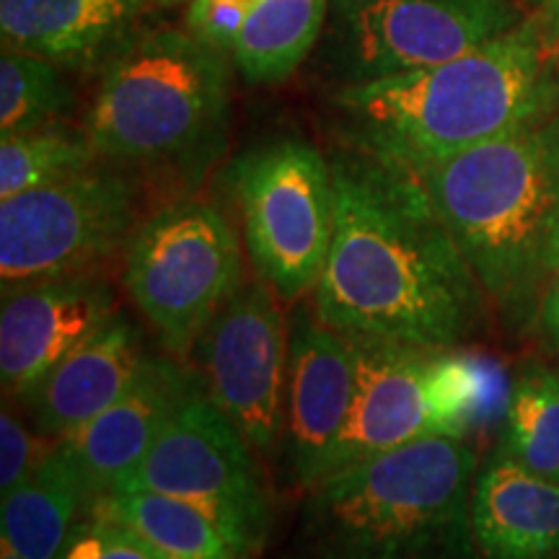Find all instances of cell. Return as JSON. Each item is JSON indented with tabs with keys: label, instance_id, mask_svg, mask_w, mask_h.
Segmentation results:
<instances>
[{
	"label": "cell",
	"instance_id": "f1b7e54d",
	"mask_svg": "<svg viewBox=\"0 0 559 559\" xmlns=\"http://www.w3.org/2000/svg\"><path fill=\"white\" fill-rule=\"evenodd\" d=\"M536 324H539L544 342L559 353V272H557V277L549 283L547 293H544V298L539 304V313H536Z\"/></svg>",
	"mask_w": 559,
	"mask_h": 559
},
{
	"label": "cell",
	"instance_id": "d6986e66",
	"mask_svg": "<svg viewBox=\"0 0 559 559\" xmlns=\"http://www.w3.org/2000/svg\"><path fill=\"white\" fill-rule=\"evenodd\" d=\"M86 510L81 481L55 443L0 506V559H55Z\"/></svg>",
	"mask_w": 559,
	"mask_h": 559
},
{
	"label": "cell",
	"instance_id": "5b68a950",
	"mask_svg": "<svg viewBox=\"0 0 559 559\" xmlns=\"http://www.w3.org/2000/svg\"><path fill=\"white\" fill-rule=\"evenodd\" d=\"M228 58L187 26L132 32L104 60L83 115L102 164L205 169L228 132Z\"/></svg>",
	"mask_w": 559,
	"mask_h": 559
},
{
	"label": "cell",
	"instance_id": "6da1fadb",
	"mask_svg": "<svg viewBox=\"0 0 559 559\" xmlns=\"http://www.w3.org/2000/svg\"><path fill=\"white\" fill-rule=\"evenodd\" d=\"M334 236L311 309L347 337L464 347L489 298L438 218L423 179L342 145L330 156Z\"/></svg>",
	"mask_w": 559,
	"mask_h": 559
},
{
	"label": "cell",
	"instance_id": "30bf717a",
	"mask_svg": "<svg viewBox=\"0 0 559 559\" xmlns=\"http://www.w3.org/2000/svg\"><path fill=\"white\" fill-rule=\"evenodd\" d=\"M519 0H330V50L345 83L438 66L513 32Z\"/></svg>",
	"mask_w": 559,
	"mask_h": 559
},
{
	"label": "cell",
	"instance_id": "484cf974",
	"mask_svg": "<svg viewBox=\"0 0 559 559\" xmlns=\"http://www.w3.org/2000/svg\"><path fill=\"white\" fill-rule=\"evenodd\" d=\"M55 559H164L143 536L107 515L83 513Z\"/></svg>",
	"mask_w": 559,
	"mask_h": 559
},
{
	"label": "cell",
	"instance_id": "7c38bea8",
	"mask_svg": "<svg viewBox=\"0 0 559 559\" xmlns=\"http://www.w3.org/2000/svg\"><path fill=\"white\" fill-rule=\"evenodd\" d=\"M349 345L355 355L353 407L324 477L417 438L451 436L440 389V349L366 334L349 337Z\"/></svg>",
	"mask_w": 559,
	"mask_h": 559
},
{
	"label": "cell",
	"instance_id": "ac0fdd59",
	"mask_svg": "<svg viewBox=\"0 0 559 559\" xmlns=\"http://www.w3.org/2000/svg\"><path fill=\"white\" fill-rule=\"evenodd\" d=\"M472 534L479 559H559V485L500 445L474 479Z\"/></svg>",
	"mask_w": 559,
	"mask_h": 559
},
{
	"label": "cell",
	"instance_id": "4fadbf2b",
	"mask_svg": "<svg viewBox=\"0 0 559 559\" xmlns=\"http://www.w3.org/2000/svg\"><path fill=\"white\" fill-rule=\"evenodd\" d=\"M117 313V293L99 272L3 288V396L26 407L47 376Z\"/></svg>",
	"mask_w": 559,
	"mask_h": 559
},
{
	"label": "cell",
	"instance_id": "9c48e42d",
	"mask_svg": "<svg viewBox=\"0 0 559 559\" xmlns=\"http://www.w3.org/2000/svg\"><path fill=\"white\" fill-rule=\"evenodd\" d=\"M138 223L135 187L109 164L0 200L3 288L99 272Z\"/></svg>",
	"mask_w": 559,
	"mask_h": 559
},
{
	"label": "cell",
	"instance_id": "d4e9b609",
	"mask_svg": "<svg viewBox=\"0 0 559 559\" xmlns=\"http://www.w3.org/2000/svg\"><path fill=\"white\" fill-rule=\"evenodd\" d=\"M438 370L453 438L469 440L472 432L506 419L513 381L498 360L474 349L451 347L440 349Z\"/></svg>",
	"mask_w": 559,
	"mask_h": 559
},
{
	"label": "cell",
	"instance_id": "ffe728a7",
	"mask_svg": "<svg viewBox=\"0 0 559 559\" xmlns=\"http://www.w3.org/2000/svg\"><path fill=\"white\" fill-rule=\"evenodd\" d=\"M330 19V0H257L230 50L251 86L288 81L306 62Z\"/></svg>",
	"mask_w": 559,
	"mask_h": 559
},
{
	"label": "cell",
	"instance_id": "7a4b0ae2",
	"mask_svg": "<svg viewBox=\"0 0 559 559\" xmlns=\"http://www.w3.org/2000/svg\"><path fill=\"white\" fill-rule=\"evenodd\" d=\"M557 50L539 21L438 66L366 83L332 96L349 148L419 171L559 107Z\"/></svg>",
	"mask_w": 559,
	"mask_h": 559
},
{
	"label": "cell",
	"instance_id": "4316f807",
	"mask_svg": "<svg viewBox=\"0 0 559 559\" xmlns=\"http://www.w3.org/2000/svg\"><path fill=\"white\" fill-rule=\"evenodd\" d=\"M55 440L41 438L37 430L26 428L11 402L5 400L0 415V495H9L37 469V464L47 456Z\"/></svg>",
	"mask_w": 559,
	"mask_h": 559
},
{
	"label": "cell",
	"instance_id": "f546056e",
	"mask_svg": "<svg viewBox=\"0 0 559 559\" xmlns=\"http://www.w3.org/2000/svg\"><path fill=\"white\" fill-rule=\"evenodd\" d=\"M531 16L539 21L549 45L559 52V0H523Z\"/></svg>",
	"mask_w": 559,
	"mask_h": 559
},
{
	"label": "cell",
	"instance_id": "83f0119b",
	"mask_svg": "<svg viewBox=\"0 0 559 559\" xmlns=\"http://www.w3.org/2000/svg\"><path fill=\"white\" fill-rule=\"evenodd\" d=\"M254 3L257 0H190L187 29L215 50L230 55Z\"/></svg>",
	"mask_w": 559,
	"mask_h": 559
},
{
	"label": "cell",
	"instance_id": "3957f363",
	"mask_svg": "<svg viewBox=\"0 0 559 559\" xmlns=\"http://www.w3.org/2000/svg\"><path fill=\"white\" fill-rule=\"evenodd\" d=\"M415 174L495 309L536 317L559 272V111Z\"/></svg>",
	"mask_w": 559,
	"mask_h": 559
},
{
	"label": "cell",
	"instance_id": "8992f818",
	"mask_svg": "<svg viewBox=\"0 0 559 559\" xmlns=\"http://www.w3.org/2000/svg\"><path fill=\"white\" fill-rule=\"evenodd\" d=\"M243 285V249L226 213L187 198L158 207L122 251V288L166 355L187 358Z\"/></svg>",
	"mask_w": 559,
	"mask_h": 559
},
{
	"label": "cell",
	"instance_id": "1f68e13d",
	"mask_svg": "<svg viewBox=\"0 0 559 559\" xmlns=\"http://www.w3.org/2000/svg\"><path fill=\"white\" fill-rule=\"evenodd\" d=\"M557 58H559V52H557ZM557 62H559V60H557Z\"/></svg>",
	"mask_w": 559,
	"mask_h": 559
},
{
	"label": "cell",
	"instance_id": "4dcf8cb0",
	"mask_svg": "<svg viewBox=\"0 0 559 559\" xmlns=\"http://www.w3.org/2000/svg\"><path fill=\"white\" fill-rule=\"evenodd\" d=\"M179 3H190V0H160V5H179Z\"/></svg>",
	"mask_w": 559,
	"mask_h": 559
},
{
	"label": "cell",
	"instance_id": "cb8c5ba5",
	"mask_svg": "<svg viewBox=\"0 0 559 559\" xmlns=\"http://www.w3.org/2000/svg\"><path fill=\"white\" fill-rule=\"evenodd\" d=\"M58 62L3 47L0 55V135L60 122L75 107V94Z\"/></svg>",
	"mask_w": 559,
	"mask_h": 559
},
{
	"label": "cell",
	"instance_id": "9a60e30c",
	"mask_svg": "<svg viewBox=\"0 0 559 559\" xmlns=\"http://www.w3.org/2000/svg\"><path fill=\"white\" fill-rule=\"evenodd\" d=\"M355 389L349 337L300 306L290 319V362L280 456L288 481L309 489L324 477L326 461L345 430Z\"/></svg>",
	"mask_w": 559,
	"mask_h": 559
},
{
	"label": "cell",
	"instance_id": "603a6c76",
	"mask_svg": "<svg viewBox=\"0 0 559 559\" xmlns=\"http://www.w3.org/2000/svg\"><path fill=\"white\" fill-rule=\"evenodd\" d=\"M500 445L526 469L559 485V373L526 366L515 376Z\"/></svg>",
	"mask_w": 559,
	"mask_h": 559
},
{
	"label": "cell",
	"instance_id": "5bb4252c",
	"mask_svg": "<svg viewBox=\"0 0 559 559\" xmlns=\"http://www.w3.org/2000/svg\"><path fill=\"white\" fill-rule=\"evenodd\" d=\"M202 391L200 370L187 366L185 358L148 355L120 400L73 436L58 440L81 481L86 510L130 479L160 432Z\"/></svg>",
	"mask_w": 559,
	"mask_h": 559
},
{
	"label": "cell",
	"instance_id": "8fae6325",
	"mask_svg": "<svg viewBox=\"0 0 559 559\" xmlns=\"http://www.w3.org/2000/svg\"><path fill=\"white\" fill-rule=\"evenodd\" d=\"M277 300L260 277L243 280L192 349L207 400L262 459L277 456L285 428L290 324Z\"/></svg>",
	"mask_w": 559,
	"mask_h": 559
},
{
	"label": "cell",
	"instance_id": "e0dca14e",
	"mask_svg": "<svg viewBox=\"0 0 559 559\" xmlns=\"http://www.w3.org/2000/svg\"><path fill=\"white\" fill-rule=\"evenodd\" d=\"M160 0H0L3 47L66 70L104 66Z\"/></svg>",
	"mask_w": 559,
	"mask_h": 559
},
{
	"label": "cell",
	"instance_id": "2e32d148",
	"mask_svg": "<svg viewBox=\"0 0 559 559\" xmlns=\"http://www.w3.org/2000/svg\"><path fill=\"white\" fill-rule=\"evenodd\" d=\"M148 355L143 330L117 311L37 389L24 407L32 417V428L55 443L73 436L120 400Z\"/></svg>",
	"mask_w": 559,
	"mask_h": 559
},
{
	"label": "cell",
	"instance_id": "44dd1931",
	"mask_svg": "<svg viewBox=\"0 0 559 559\" xmlns=\"http://www.w3.org/2000/svg\"><path fill=\"white\" fill-rule=\"evenodd\" d=\"M86 513L124 523L164 559H243L205 513L148 489H115Z\"/></svg>",
	"mask_w": 559,
	"mask_h": 559
},
{
	"label": "cell",
	"instance_id": "277c9868",
	"mask_svg": "<svg viewBox=\"0 0 559 559\" xmlns=\"http://www.w3.org/2000/svg\"><path fill=\"white\" fill-rule=\"evenodd\" d=\"M466 438L425 436L340 466L304 489L298 559H479Z\"/></svg>",
	"mask_w": 559,
	"mask_h": 559
},
{
	"label": "cell",
	"instance_id": "7402d4cb",
	"mask_svg": "<svg viewBox=\"0 0 559 559\" xmlns=\"http://www.w3.org/2000/svg\"><path fill=\"white\" fill-rule=\"evenodd\" d=\"M102 164L86 130L66 120L0 138V200L55 185Z\"/></svg>",
	"mask_w": 559,
	"mask_h": 559
},
{
	"label": "cell",
	"instance_id": "52a82bcc",
	"mask_svg": "<svg viewBox=\"0 0 559 559\" xmlns=\"http://www.w3.org/2000/svg\"><path fill=\"white\" fill-rule=\"evenodd\" d=\"M243 249L283 304L317 290L334 236L332 164L300 138L257 145L230 166Z\"/></svg>",
	"mask_w": 559,
	"mask_h": 559
},
{
	"label": "cell",
	"instance_id": "ba28073f",
	"mask_svg": "<svg viewBox=\"0 0 559 559\" xmlns=\"http://www.w3.org/2000/svg\"><path fill=\"white\" fill-rule=\"evenodd\" d=\"M128 487L198 508L243 559H254L270 539L275 510L260 453L205 391L160 432L120 489Z\"/></svg>",
	"mask_w": 559,
	"mask_h": 559
}]
</instances>
